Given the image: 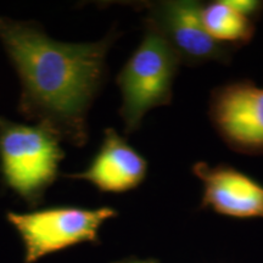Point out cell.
<instances>
[{
  "mask_svg": "<svg viewBox=\"0 0 263 263\" xmlns=\"http://www.w3.org/2000/svg\"><path fill=\"white\" fill-rule=\"evenodd\" d=\"M192 172L202 184L199 210L228 218H263V184L228 163L210 166L199 161Z\"/></svg>",
  "mask_w": 263,
  "mask_h": 263,
  "instance_id": "obj_7",
  "label": "cell"
},
{
  "mask_svg": "<svg viewBox=\"0 0 263 263\" xmlns=\"http://www.w3.org/2000/svg\"><path fill=\"white\" fill-rule=\"evenodd\" d=\"M117 33L91 43L58 42L38 24L0 16V42L21 82L18 112L82 147L88 112L107 78L106 58Z\"/></svg>",
  "mask_w": 263,
  "mask_h": 263,
  "instance_id": "obj_1",
  "label": "cell"
},
{
  "mask_svg": "<svg viewBox=\"0 0 263 263\" xmlns=\"http://www.w3.org/2000/svg\"><path fill=\"white\" fill-rule=\"evenodd\" d=\"M149 163L114 128L104 130L98 153L87 168L65 174V178L84 180L100 193L123 194L139 188L146 179Z\"/></svg>",
  "mask_w": 263,
  "mask_h": 263,
  "instance_id": "obj_8",
  "label": "cell"
},
{
  "mask_svg": "<svg viewBox=\"0 0 263 263\" xmlns=\"http://www.w3.org/2000/svg\"><path fill=\"white\" fill-rule=\"evenodd\" d=\"M111 263H160L159 259L156 258H138V257H128L120 259V261H115Z\"/></svg>",
  "mask_w": 263,
  "mask_h": 263,
  "instance_id": "obj_11",
  "label": "cell"
},
{
  "mask_svg": "<svg viewBox=\"0 0 263 263\" xmlns=\"http://www.w3.org/2000/svg\"><path fill=\"white\" fill-rule=\"evenodd\" d=\"M207 114L230 150L263 155V87L250 80L218 85L210 94Z\"/></svg>",
  "mask_w": 263,
  "mask_h": 263,
  "instance_id": "obj_6",
  "label": "cell"
},
{
  "mask_svg": "<svg viewBox=\"0 0 263 263\" xmlns=\"http://www.w3.org/2000/svg\"><path fill=\"white\" fill-rule=\"evenodd\" d=\"M227 2L235 10L254 21L261 16L263 11V3L258 0H227Z\"/></svg>",
  "mask_w": 263,
  "mask_h": 263,
  "instance_id": "obj_10",
  "label": "cell"
},
{
  "mask_svg": "<svg viewBox=\"0 0 263 263\" xmlns=\"http://www.w3.org/2000/svg\"><path fill=\"white\" fill-rule=\"evenodd\" d=\"M117 216L118 211L111 206L88 209L65 205L26 213L8 212L6 221L22 240L24 262L35 263L76 245H100V228Z\"/></svg>",
  "mask_w": 263,
  "mask_h": 263,
  "instance_id": "obj_4",
  "label": "cell"
},
{
  "mask_svg": "<svg viewBox=\"0 0 263 263\" xmlns=\"http://www.w3.org/2000/svg\"><path fill=\"white\" fill-rule=\"evenodd\" d=\"M201 17L209 34L222 44L240 49L255 37L254 20L235 10L227 0L203 4Z\"/></svg>",
  "mask_w": 263,
  "mask_h": 263,
  "instance_id": "obj_9",
  "label": "cell"
},
{
  "mask_svg": "<svg viewBox=\"0 0 263 263\" xmlns=\"http://www.w3.org/2000/svg\"><path fill=\"white\" fill-rule=\"evenodd\" d=\"M203 4L194 0H161L144 3V25L159 32L178 54L183 64H229L239 49L213 39L203 26Z\"/></svg>",
  "mask_w": 263,
  "mask_h": 263,
  "instance_id": "obj_5",
  "label": "cell"
},
{
  "mask_svg": "<svg viewBox=\"0 0 263 263\" xmlns=\"http://www.w3.org/2000/svg\"><path fill=\"white\" fill-rule=\"evenodd\" d=\"M182 60L155 29L146 27L138 48L121 68L116 84L122 97L120 116L124 133L139 129L150 110L171 104Z\"/></svg>",
  "mask_w": 263,
  "mask_h": 263,
  "instance_id": "obj_3",
  "label": "cell"
},
{
  "mask_svg": "<svg viewBox=\"0 0 263 263\" xmlns=\"http://www.w3.org/2000/svg\"><path fill=\"white\" fill-rule=\"evenodd\" d=\"M61 139L41 124L0 116V176L4 185L29 207L42 205L65 159Z\"/></svg>",
  "mask_w": 263,
  "mask_h": 263,
  "instance_id": "obj_2",
  "label": "cell"
}]
</instances>
